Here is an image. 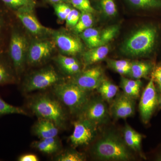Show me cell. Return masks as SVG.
Returning <instances> with one entry per match:
<instances>
[{
  "label": "cell",
  "mask_w": 161,
  "mask_h": 161,
  "mask_svg": "<svg viewBox=\"0 0 161 161\" xmlns=\"http://www.w3.org/2000/svg\"><path fill=\"white\" fill-rule=\"evenodd\" d=\"M92 154L102 161H127L134 159L123 138L113 130H107L92 148Z\"/></svg>",
  "instance_id": "6da1fadb"
},
{
  "label": "cell",
  "mask_w": 161,
  "mask_h": 161,
  "mask_svg": "<svg viewBox=\"0 0 161 161\" xmlns=\"http://www.w3.org/2000/svg\"><path fill=\"white\" fill-rule=\"evenodd\" d=\"M157 31L153 26H146L133 33L124 42L121 51L131 57L144 56L152 51L155 45Z\"/></svg>",
  "instance_id": "7a4b0ae2"
},
{
  "label": "cell",
  "mask_w": 161,
  "mask_h": 161,
  "mask_svg": "<svg viewBox=\"0 0 161 161\" xmlns=\"http://www.w3.org/2000/svg\"><path fill=\"white\" fill-rule=\"evenodd\" d=\"M53 92L72 114L78 115L90 99V92L71 82L57 84Z\"/></svg>",
  "instance_id": "3957f363"
},
{
  "label": "cell",
  "mask_w": 161,
  "mask_h": 161,
  "mask_svg": "<svg viewBox=\"0 0 161 161\" xmlns=\"http://www.w3.org/2000/svg\"><path fill=\"white\" fill-rule=\"evenodd\" d=\"M30 108L40 118L52 121L59 128L64 127L66 115L62 106L56 99L47 95H40L31 101Z\"/></svg>",
  "instance_id": "277c9868"
},
{
  "label": "cell",
  "mask_w": 161,
  "mask_h": 161,
  "mask_svg": "<svg viewBox=\"0 0 161 161\" xmlns=\"http://www.w3.org/2000/svg\"><path fill=\"white\" fill-rule=\"evenodd\" d=\"M106 102L101 97L90 98L78 114L79 118L85 119L98 126L107 123L110 114Z\"/></svg>",
  "instance_id": "5b68a950"
},
{
  "label": "cell",
  "mask_w": 161,
  "mask_h": 161,
  "mask_svg": "<svg viewBox=\"0 0 161 161\" xmlns=\"http://www.w3.org/2000/svg\"><path fill=\"white\" fill-rule=\"evenodd\" d=\"M60 78L51 67L45 68L33 73L23 84V92L29 93L47 88L59 83Z\"/></svg>",
  "instance_id": "8992f818"
},
{
  "label": "cell",
  "mask_w": 161,
  "mask_h": 161,
  "mask_svg": "<svg viewBox=\"0 0 161 161\" xmlns=\"http://www.w3.org/2000/svg\"><path fill=\"white\" fill-rule=\"evenodd\" d=\"M29 46L24 35L16 31L12 32L9 43V55L17 74L22 73L24 69Z\"/></svg>",
  "instance_id": "52a82bcc"
},
{
  "label": "cell",
  "mask_w": 161,
  "mask_h": 161,
  "mask_svg": "<svg viewBox=\"0 0 161 161\" xmlns=\"http://www.w3.org/2000/svg\"><path fill=\"white\" fill-rule=\"evenodd\" d=\"M159 105V94L151 78L141 96L139 109L142 121L148 124Z\"/></svg>",
  "instance_id": "ba28073f"
},
{
  "label": "cell",
  "mask_w": 161,
  "mask_h": 161,
  "mask_svg": "<svg viewBox=\"0 0 161 161\" xmlns=\"http://www.w3.org/2000/svg\"><path fill=\"white\" fill-rule=\"evenodd\" d=\"M74 131L69 139L74 147L87 146L95 140L98 125L83 118L78 119L74 123Z\"/></svg>",
  "instance_id": "9c48e42d"
},
{
  "label": "cell",
  "mask_w": 161,
  "mask_h": 161,
  "mask_svg": "<svg viewBox=\"0 0 161 161\" xmlns=\"http://www.w3.org/2000/svg\"><path fill=\"white\" fill-rule=\"evenodd\" d=\"M135 100L123 92H118L111 102L110 116L114 119H126L135 114Z\"/></svg>",
  "instance_id": "30bf717a"
},
{
  "label": "cell",
  "mask_w": 161,
  "mask_h": 161,
  "mask_svg": "<svg viewBox=\"0 0 161 161\" xmlns=\"http://www.w3.org/2000/svg\"><path fill=\"white\" fill-rule=\"evenodd\" d=\"M104 79L102 69L95 67L77 74L71 82L82 89L90 92L96 89Z\"/></svg>",
  "instance_id": "8fae6325"
},
{
  "label": "cell",
  "mask_w": 161,
  "mask_h": 161,
  "mask_svg": "<svg viewBox=\"0 0 161 161\" xmlns=\"http://www.w3.org/2000/svg\"><path fill=\"white\" fill-rule=\"evenodd\" d=\"M54 48L53 43L49 40L35 41L29 46L26 62L31 65H36L49 58Z\"/></svg>",
  "instance_id": "7c38bea8"
},
{
  "label": "cell",
  "mask_w": 161,
  "mask_h": 161,
  "mask_svg": "<svg viewBox=\"0 0 161 161\" xmlns=\"http://www.w3.org/2000/svg\"><path fill=\"white\" fill-rule=\"evenodd\" d=\"M34 7H26L17 9L15 14L23 26L31 34L43 36L49 32V29L42 25L34 13Z\"/></svg>",
  "instance_id": "4fadbf2b"
},
{
  "label": "cell",
  "mask_w": 161,
  "mask_h": 161,
  "mask_svg": "<svg viewBox=\"0 0 161 161\" xmlns=\"http://www.w3.org/2000/svg\"><path fill=\"white\" fill-rule=\"evenodd\" d=\"M52 35L54 43L64 54L74 56L82 51V43L78 38L59 31H54Z\"/></svg>",
  "instance_id": "5bb4252c"
},
{
  "label": "cell",
  "mask_w": 161,
  "mask_h": 161,
  "mask_svg": "<svg viewBox=\"0 0 161 161\" xmlns=\"http://www.w3.org/2000/svg\"><path fill=\"white\" fill-rule=\"evenodd\" d=\"M123 139L127 147L140 156L142 158L146 159L142 150V140L144 136L134 130L129 124L126 123L123 130Z\"/></svg>",
  "instance_id": "9a60e30c"
},
{
  "label": "cell",
  "mask_w": 161,
  "mask_h": 161,
  "mask_svg": "<svg viewBox=\"0 0 161 161\" xmlns=\"http://www.w3.org/2000/svg\"><path fill=\"white\" fill-rule=\"evenodd\" d=\"M33 131L35 135L41 139L56 137L58 133V126L53 122L43 119L36 123Z\"/></svg>",
  "instance_id": "2e32d148"
},
{
  "label": "cell",
  "mask_w": 161,
  "mask_h": 161,
  "mask_svg": "<svg viewBox=\"0 0 161 161\" xmlns=\"http://www.w3.org/2000/svg\"><path fill=\"white\" fill-rule=\"evenodd\" d=\"M109 49L107 45H101L91 48L83 55V60L85 66L92 65L103 60L108 54Z\"/></svg>",
  "instance_id": "e0dca14e"
},
{
  "label": "cell",
  "mask_w": 161,
  "mask_h": 161,
  "mask_svg": "<svg viewBox=\"0 0 161 161\" xmlns=\"http://www.w3.org/2000/svg\"><path fill=\"white\" fill-rule=\"evenodd\" d=\"M153 67L150 62L135 61L131 62V68L129 75L130 78L134 79H140L146 78L150 72H152Z\"/></svg>",
  "instance_id": "ac0fdd59"
},
{
  "label": "cell",
  "mask_w": 161,
  "mask_h": 161,
  "mask_svg": "<svg viewBox=\"0 0 161 161\" xmlns=\"http://www.w3.org/2000/svg\"><path fill=\"white\" fill-rule=\"evenodd\" d=\"M96 90L104 100L106 102L111 103L118 94L119 88L104 78Z\"/></svg>",
  "instance_id": "d6986e66"
},
{
  "label": "cell",
  "mask_w": 161,
  "mask_h": 161,
  "mask_svg": "<svg viewBox=\"0 0 161 161\" xmlns=\"http://www.w3.org/2000/svg\"><path fill=\"white\" fill-rule=\"evenodd\" d=\"M80 36L90 49L102 45L100 33L95 28L90 27L80 33Z\"/></svg>",
  "instance_id": "ffe728a7"
},
{
  "label": "cell",
  "mask_w": 161,
  "mask_h": 161,
  "mask_svg": "<svg viewBox=\"0 0 161 161\" xmlns=\"http://www.w3.org/2000/svg\"><path fill=\"white\" fill-rule=\"evenodd\" d=\"M58 161H83L86 160L85 156L81 153L74 150L69 149L60 153L55 158Z\"/></svg>",
  "instance_id": "44dd1931"
},
{
  "label": "cell",
  "mask_w": 161,
  "mask_h": 161,
  "mask_svg": "<svg viewBox=\"0 0 161 161\" xmlns=\"http://www.w3.org/2000/svg\"><path fill=\"white\" fill-rule=\"evenodd\" d=\"M93 23L92 13L81 12L79 21L77 25L74 27L75 31L78 33H80L85 30L92 27Z\"/></svg>",
  "instance_id": "7402d4cb"
},
{
  "label": "cell",
  "mask_w": 161,
  "mask_h": 161,
  "mask_svg": "<svg viewBox=\"0 0 161 161\" xmlns=\"http://www.w3.org/2000/svg\"><path fill=\"white\" fill-rule=\"evenodd\" d=\"M109 65L121 75H128L131 68V62L126 60H110Z\"/></svg>",
  "instance_id": "603a6c76"
},
{
  "label": "cell",
  "mask_w": 161,
  "mask_h": 161,
  "mask_svg": "<svg viewBox=\"0 0 161 161\" xmlns=\"http://www.w3.org/2000/svg\"><path fill=\"white\" fill-rule=\"evenodd\" d=\"M9 114L26 115V112L22 108L7 103L0 97V116Z\"/></svg>",
  "instance_id": "cb8c5ba5"
},
{
  "label": "cell",
  "mask_w": 161,
  "mask_h": 161,
  "mask_svg": "<svg viewBox=\"0 0 161 161\" xmlns=\"http://www.w3.org/2000/svg\"><path fill=\"white\" fill-rule=\"evenodd\" d=\"M14 80L13 73L5 62L0 60V85L11 83Z\"/></svg>",
  "instance_id": "d4e9b609"
},
{
  "label": "cell",
  "mask_w": 161,
  "mask_h": 161,
  "mask_svg": "<svg viewBox=\"0 0 161 161\" xmlns=\"http://www.w3.org/2000/svg\"><path fill=\"white\" fill-rule=\"evenodd\" d=\"M133 6L139 8H161V0H128Z\"/></svg>",
  "instance_id": "484cf974"
},
{
  "label": "cell",
  "mask_w": 161,
  "mask_h": 161,
  "mask_svg": "<svg viewBox=\"0 0 161 161\" xmlns=\"http://www.w3.org/2000/svg\"><path fill=\"white\" fill-rule=\"evenodd\" d=\"M10 8L18 9L26 7H35L36 3L33 0H0Z\"/></svg>",
  "instance_id": "4316f807"
},
{
  "label": "cell",
  "mask_w": 161,
  "mask_h": 161,
  "mask_svg": "<svg viewBox=\"0 0 161 161\" xmlns=\"http://www.w3.org/2000/svg\"><path fill=\"white\" fill-rule=\"evenodd\" d=\"M118 26H113L104 30L100 33L102 45H106L113 40L118 32Z\"/></svg>",
  "instance_id": "83f0119b"
},
{
  "label": "cell",
  "mask_w": 161,
  "mask_h": 161,
  "mask_svg": "<svg viewBox=\"0 0 161 161\" xmlns=\"http://www.w3.org/2000/svg\"><path fill=\"white\" fill-rule=\"evenodd\" d=\"M100 5L103 11L108 16H114L117 10L114 0H100Z\"/></svg>",
  "instance_id": "f1b7e54d"
},
{
  "label": "cell",
  "mask_w": 161,
  "mask_h": 161,
  "mask_svg": "<svg viewBox=\"0 0 161 161\" xmlns=\"http://www.w3.org/2000/svg\"><path fill=\"white\" fill-rule=\"evenodd\" d=\"M76 9L81 12L93 13L95 12L89 0H69Z\"/></svg>",
  "instance_id": "f546056e"
},
{
  "label": "cell",
  "mask_w": 161,
  "mask_h": 161,
  "mask_svg": "<svg viewBox=\"0 0 161 161\" xmlns=\"http://www.w3.org/2000/svg\"><path fill=\"white\" fill-rule=\"evenodd\" d=\"M55 12L58 17L61 20H66L69 13L71 10V8L65 3H57L54 4Z\"/></svg>",
  "instance_id": "4dcf8cb0"
},
{
  "label": "cell",
  "mask_w": 161,
  "mask_h": 161,
  "mask_svg": "<svg viewBox=\"0 0 161 161\" xmlns=\"http://www.w3.org/2000/svg\"><path fill=\"white\" fill-rule=\"evenodd\" d=\"M32 146L41 152L47 154H51L56 152V150L52 148L43 139L34 142L32 144Z\"/></svg>",
  "instance_id": "1f68e13d"
},
{
  "label": "cell",
  "mask_w": 161,
  "mask_h": 161,
  "mask_svg": "<svg viewBox=\"0 0 161 161\" xmlns=\"http://www.w3.org/2000/svg\"><path fill=\"white\" fill-rule=\"evenodd\" d=\"M120 86L122 89V92L131 98L136 99L139 96L140 92H136V91L132 88L121 78Z\"/></svg>",
  "instance_id": "d6a6232c"
},
{
  "label": "cell",
  "mask_w": 161,
  "mask_h": 161,
  "mask_svg": "<svg viewBox=\"0 0 161 161\" xmlns=\"http://www.w3.org/2000/svg\"><path fill=\"white\" fill-rule=\"evenodd\" d=\"M57 60L58 63L64 70L73 64L78 62V60L75 58L61 55L58 56Z\"/></svg>",
  "instance_id": "836d02e7"
},
{
  "label": "cell",
  "mask_w": 161,
  "mask_h": 161,
  "mask_svg": "<svg viewBox=\"0 0 161 161\" xmlns=\"http://www.w3.org/2000/svg\"><path fill=\"white\" fill-rule=\"evenodd\" d=\"M151 73V78L157 85L158 91H161V63L153 67Z\"/></svg>",
  "instance_id": "e575fe53"
},
{
  "label": "cell",
  "mask_w": 161,
  "mask_h": 161,
  "mask_svg": "<svg viewBox=\"0 0 161 161\" xmlns=\"http://www.w3.org/2000/svg\"><path fill=\"white\" fill-rule=\"evenodd\" d=\"M121 79H123L129 86L131 87L133 89L137 92H140L142 83L140 79L132 80V79H129L128 78H124L123 77H122Z\"/></svg>",
  "instance_id": "d590c367"
},
{
  "label": "cell",
  "mask_w": 161,
  "mask_h": 161,
  "mask_svg": "<svg viewBox=\"0 0 161 161\" xmlns=\"http://www.w3.org/2000/svg\"><path fill=\"white\" fill-rule=\"evenodd\" d=\"M80 64L78 62H77L68 67L64 69V70L70 75H75L80 73Z\"/></svg>",
  "instance_id": "8d00e7d4"
},
{
  "label": "cell",
  "mask_w": 161,
  "mask_h": 161,
  "mask_svg": "<svg viewBox=\"0 0 161 161\" xmlns=\"http://www.w3.org/2000/svg\"><path fill=\"white\" fill-rule=\"evenodd\" d=\"M55 137H49V138L42 139L45 141L54 150H56L57 152L60 148V145H59V142Z\"/></svg>",
  "instance_id": "74e56055"
},
{
  "label": "cell",
  "mask_w": 161,
  "mask_h": 161,
  "mask_svg": "<svg viewBox=\"0 0 161 161\" xmlns=\"http://www.w3.org/2000/svg\"><path fill=\"white\" fill-rule=\"evenodd\" d=\"M19 161H38L39 158L36 155L33 154H24L20 156L18 158Z\"/></svg>",
  "instance_id": "f35d334b"
},
{
  "label": "cell",
  "mask_w": 161,
  "mask_h": 161,
  "mask_svg": "<svg viewBox=\"0 0 161 161\" xmlns=\"http://www.w3.org/2000/svg\"><path fill=\"white\" fill-rule=\"evenodd\" d=\"M80 13L77 9H75V13H74L73 19H72L71 23L70 26L75 27L77 25L79 19H80Z\"/></svg>",
  "instance_id": "ab89813d"
},
{
  "label": "cell",
  "mask_w": 161,
  "mask_h": 161,
  "mask_svg": "<svg viewBox=\"0 0 161 161\" xmlns=\"http://www.w3.org/2000/svg\"><path fill=\"white\" fill-rule=\"evenodd\" d=\"M4 25H5V20H4L3 13L0 10V38L3 33Z\"/></svg>",
  "instance_id": "60d3db41"
},
{
  "label": "cell",
  "mask_w": 161,
  "mask_h": 161,
  "mask_svg": "<svg viewBox=\"0 0 161 161\" xmlns=\"http://www.w3.org/2000/svg\"><path fill=\"white\" fill-rule=\"evenodd\" d=\"M48 1L53 4H55L57 3H65L69 0H48Z\"/></svg>",
  "instance_id": "b9f144b4"
},
{
  "label": "cell",
  "mask_w": 161,
  "mask_h": 161,
  "mask_svg": "<svg viewBox=\"0 0 161 161\" xmlns=\"http://www.w3.org/2000/svg\"><path fill=\"white\" fill-rule=\"evenodd\" d=\"M156 160L158 161H161V153H159L156 156Z\"/></svg>",
  "instance_id": "7bdbcfd3"
},
{
  "label": "cell",
  "mask_w": 161,
  "mask_h": 161,
  "mask_svg": "<svg viewBox=\"0 0 161 161\" xmlns=\"http://www.w3.org/2000/svg\"><path fill=\"white\" fill-rule=\"evenodd\" d=\"M159 93V105L161 107V91H158Z\"/></svg>",
  "instance_id": "ee69618b"
}]
</instances>
